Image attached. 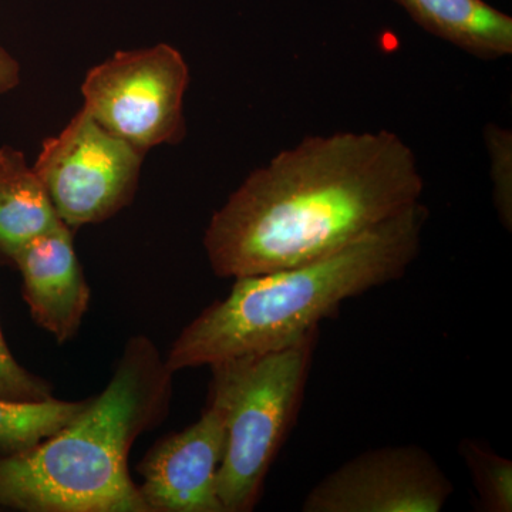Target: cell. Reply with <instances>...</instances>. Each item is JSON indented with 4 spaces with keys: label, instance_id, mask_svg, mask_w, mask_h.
Masks as SVG:
<instances>
[{
    "label": "cell",
    "instance_id": "obj_1",
    "mask_svg": "<svg viewBox=\"0 0 512 512\" xmlns=\"http://www.w3.org/2000/svg\"><path fill=\"white\" fill-rule=\"evenodd\" d=\"M423 190L416 154L392 131L308 137L212 215L208 261L231 279L305 264L417 204Z\"/></svg>",
    "mask_w": 512,
    "mask_h": 512
},
{
    "label": "cell",
    "instance_id": "obj_2",
    "mask_svg": "<svg viewBox=\"0 0 512 512\" xmlns=\"http://www.w3.org/2000/svg\"><path fill=\"white\" fill-rule=\"evenodd\" d=\"M429 208L417 202L349 244L305 264L235 279L174 340L173 373L295 345L343 302L403 278L416 261Z\"/></svg>",
    "mask_w": 512,
    "mask_h": 512
},
{
    "label": "cell",
    "instance_id": "obj_3",
    "mask_svg": "<svg viewBox=\"0 0 512 512\" xmlns=\"http://www.w3.org/2000/svg\"><path fill=\"white\" fill-rule=\"evenodd\" d=\"M174 373L153 340L128 339L109 384L63 429L0 454V507L23 512H148L131 447L165 419Z\"/></svg>",
    "mask_w": 512,
    "mask_h": 512
},
{
    "label": "cell",
    "instance_id": "obj_4",
    "mask_svg": "<svg viewBox=\"0 0 512 512\" xmlns=\"http://www.w3.org/2000/svg\"><path fill=\"white\" fill-rule=\"evenodd\" d=\"M319 330L288 348L212 365L210 396L225 410L217 490L225 512L254 510L301 410Z\"/></svg>",
    "mask_w": 512,
    "mask_h": 512
},
{
    "label": "cell",
    "instance_id": "obj_5",
    "mask_svg": "<svg viewBox=\"0 0 512 512\" xmlns=\"http://www.w3.org/2000/svg\"><path fill=\"white\" fill-rule=\"evenodd\" d=\"M188 82L190 70L173 46L124 50L87 73L83 109L111 134L146 153L183 140Z\"/></svg>",
    "mask_w": 512,
    "mask_h": 512
},
{
    "label": "cell",
    "instance_id": "obj_6",
    "mask_svg": "<svg viewBox=\"0 0 512 512\" xmlns=\"http://www.w3.org/2000/svg\"><path fill=\"white\" fill-rule=\"evenodd\" d=\"M143 151L114 136L83 109L47 138L32 165L63 224H99L130 205Z\"/></svg>",
    "mask_w": 512,
    "mask_h": 512
},
{
    "label": "cell",
    "instance_id": "obj_7",
    "mask_svg": "<svg viewBox=\"0 0 512 512\" xmlns=\"http://www.w3.org/2000/svg\"><path fill=\"white\" fill-rule=\"evenodd\" d=\"M453 483L429 451L394 446L365 451L306 495L305 512H440Z\"/></svg>",
    "mask_w": 512,
    "mask_h": 512
},
{
    "label": "cell",
    "instance_id": "obj_8",
    "mask_svg": "<svg viewBox=\"0 0 512 512\" xmlns=\"http://www.w3.org/2000/svg\"><path fill=\"white\" fill-rule=\"evenodd\" d=\"M225 433L224 407L210 396L200 420L148 450L137 467L148 512H225L217 490Z\"/></svg>",
    "mask_w": 512,
    "mask_h": 512
},
{
    "label": "cell",
    "instance_id": "obj_9",
    "mask_svg": "<svg viewBox=\"0 0 512 512\" xmlns=\"http://www.w3.org/2000/svg\"><path fill=\"white\" fill-rule=\"evenodd\" d=\"M23 298L37 326L59 343L72 340L90 305V286L74 249L72 229L57 225L12 255Z\"/></svg>",
    "mask_w": 512,
    "mask_h": 512
},
{
    "label": "cell",
    "instance_id": "obj_10",
    "mask_svg": "<svg viewBox=\"0 0 512 512\" xmlns=\"http://www.w3.org/2000/svg\"><path fill=\"white\" fill-rule=\"evenodd\" d=\"M424 30L483 60L512 53V18L485 0H394Z\"/></svg>",
    "mask_w": 512,
    "mask_h": 512
},
{
    "label": "cell",
    "instance_id": "obj_11",
    "mask_svg": "<svg viewBox=\"0 0 512 512\" xmlns=\"http://www.w3.org/2000/svg\"><path fill=\"white\" fill-rule=\"evenodd\" d=\"M60 224L45 185L25 156L12 147L0 148V252L10 259Z\"/></svg>",
    "mask_w": 512,
    "mask_h": 512
},
{
    "label": "cell",
    "instance_id": "obj_12",
    "mask_svg": "<svg viewBox=\"0 0 512 512\" xmlns=\"http://www.w3.org/2000/svg\"><path fill=\"white\" fill-rule=\"evenodd\" d=\"M89 399L66 402L55 397L43 402L0 399V451L12 453L35 446L70 423Z\"/></svg>",
    "mask_w": 512,
    "mask_h": 512
},
{
    "label": "cell",
    "instance_id": "obj_13",
    "mask_svg": "<svg viewBox=\"0 0 512 512\" xmlns=\"http://www.w3.org/2000/svg\"><path fill=\"white\" fill-rule=\"evenodd\" d=\"M458 453L473 478L478 507L485 512L512 511V461L483 441L464 439Z\"/></svg>",
    "mask_w": 512,
    "mask_h": 512
},
{
    "label": "cell",
    "instance_id": "obj_14",
    "mask_svg": "<svg viewBox=\"0 0 512 512\" xmlns=\"http://www.w3.org/2000/svg\"><path fill=\"white\" fill-rule=\"evenodd\" d=\"M488 150H490L491 177L494 184V204L504 227H512V175H511V131L500 127H487L485 130Z\"/></svg>",
    "mask_w": 512,
    "mask_h": 512
},
{
    "label": "cell",
    "instance_id": "obj_15",
    "mask_svg": "<svg viewBox=\"0 0 512 512\" xmlns=\"http://www.w3.org/2000/svg\"><path fill=\"white\" fill-rule=\"evenodd\" d=\"M53 397L52 384L20 366L10 353L0 329V399L12 402H43Z\"/></svg>",
    "mask_w": 512,
    "mask_h": 512
},
{
    "label": "cell",
    "instance_id": "obj_16",
    "mask_svg": "<svg viewBox=\"0 0 512 512\" xmlns=\"http://www.w3.org/2000/svg\"><path fill=\"white\" fill-rule=\"evenodd\" d=\"M20 83V66L8 50L0 46V94L12 92Z\"/></svg>",
    "mask_w": 512,
    "mask_h": 512
}]
</instances>
